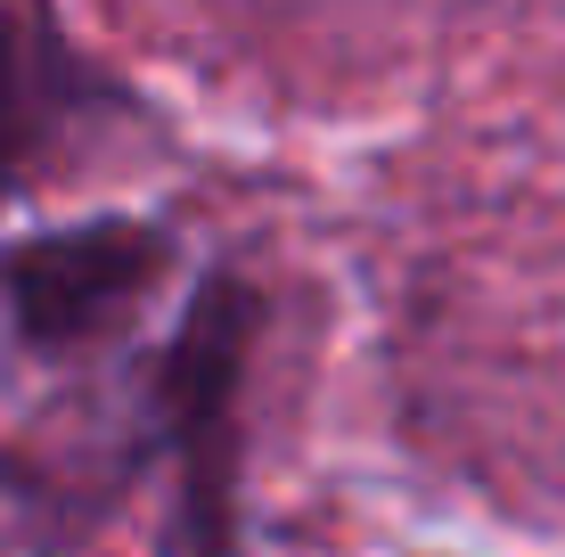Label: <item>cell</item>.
I'll return each instance as SVG.
<instances>
[{
	"label": "cell",
	"mask_w": 565,
	"mask_h": 557,
	"mask_svg": "<svg viewBox=\"0 0 565 557\" xmlns=\"http://www.w3.org/2000/svg\"><path fill=\"white\" fill-rule=\"evenodd\" d=\"M9 42H17V25H9V17H0V83H9V74H17V57H9Z\"/></svg>",
	"instance_id": "obj_3"
},
{
	"label": "cell",
	"mask_w": 565,
	"mask_h": 557,
	"mask_svg": "<svg viewBox=\"0 0 565 557\" xmlns=\"http://www.w3.org/2000/svg\"><path fill=\"white\" fill-rule=\"evenodd\" d=\"M263 296L246 279H198L181 329L156 361V427L172 443V557H238V418Z\"/></svg>",
	"instance_id": "obj_1"
},
{
	"label": "cell",
	"mask_w": 565,
	"mask_h": 557,
	"mask_svg": "<svg viewBox=\"0 0 565 557\" xmlns=\"http://www.w3.org/2000/svg\"><path fill=\"white\" fill-rule=\"evenodd\" d=\"M164 263H172V238L124 214L42 229V238H17L0 255V303H9L17 336L33 353H90V344L124 336L140 320Z\"/></svg>",
	"instance_id": "obj_2"
}]
</instances>
